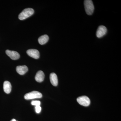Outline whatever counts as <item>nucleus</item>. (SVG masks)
<instances>
[{"instance_id":"f257e3e1","label":"nucleus","mask_w":121,"mask_h":121,"mask_svg":"<svg viewBox=\"0 0 121 121\" xmlns=\"http://www.w3.org/2000/svg\"><path fill=\"white\" fill-rule=\"evenodd\" d=\"M34 13V10L32 8H27L24 9L19 15V19L21 20L26 19L30 17Z\"/></svg>"},{"instance_id":"f03ea898","label":"nucleus","mask_w":121,"mask_h":121,"mask_svg":"<svg viewBox=\"0 0 121 121\" xmlns=\"http://www.w3.org/2000/svg\"><path fill=\"white\" fill-rule=\"evenodd\" d=\"M84 5L87 14L89 15H92L94 10V7L92 1L91 0H84Z\"/></svg>"},{"instance_id":"7ed1b4c3","label":"nucleus","mask_w":121,"mask_h":121,"mask_svg":"<svg viewBox=\"0 0 121 121\" xmlns=\"http://www.w3.org/2000/svg\"><path fill=\"white\" fill-rule=\"evenodd\" d=\"M42 94L39 91H33L30 93H27L24 96L26 99H30L36 98H40L42 97Z\"/></svg>"},{"instance_id":"20e7f679","label":"nucleus","mask_w":121,"mask_h":121,"mask_svg":"<svg viewBox=\"0 0 121 121\" xmlns=\"http://www.w3.org/2000/svg\"><path fill=\"white\" fill-rule=\"evenodd\" d=\"M77 101L80 105L84 106H88L90 104V100L86 96H82L77 99Z\"/></svg>"},{"instance_id":"39448f33","label":"nucleus","mask_w":121,"mask_h":121,"mask_svg":"<svg viewBox=\"0 0 121 121\" xmlns=\"http://www.w3.org/2000/svg\"><path fill=\"white\" fill-rule=\"evenodd\" d=\"M5 52L7 55L10 57V58L13 60H17L20 58V54L18 52L15 51L7 50L5 51Z\"/></svg>"},{"instance_id":"423d86ee","label":"nucleus","mask_w":121,"mask_h":121,"mask_svg":"<svg viewBox=\"0 0 121 121\" xmlns=\"http://www.w3.org/2000/svg\"><path fill=\"white\" fill-rule=\"evenodd\" d=\"M107 32V29L105 26L101 25L98 28L96 36L98 38H101L106 35Z\"/></svg>"},{"instance_id":"0eeeda50","label":"nucleus","mask_w":121,"mask_h":121,"mask_svg":"<svg viewBox=\"0 0 121 121\" xmlns=\"http://www.w3.org/2000/svg\"><path fill=\"white\" fill-rule=\"evenodd\" d=\"M27 53L29 56L33 58L38 59L39 58V52L36 49H29L27 51Z\"/></svg>"},{"instance_id":"6e6552de","label":"nucleus","mask_w":121,"mask_h":121,"mask_svg":"<svg viewBox=\"0 0 121 121\" xmlns=\"http://www.w3.org/2000/svg\"><path fill=\"white\" fill-rule=\"evenodd\" d=\"M16 71L19 74L21 75L24 74L28 71V68L25 65L19 66L17 67Z\"/></svg>"},{"instance_id":"1a4fd4ad","label":"nucleus","mask_w":121,"mask_h":121,"mask_svg":"<svg viewBox=\"0 0 121 121\" xmlns=\"http://www.w3.org/2000/svg\"><path fill=\"white\" fill-rule=\"evenodd\" d=\"M44 74L42 71H39L37 72L35 76V79L36 82H41L43 81L44 78Z\"/></svg>"},{"instance_id":"9d476101","label":"nucleus","mask_w":121,"mask_h":121,"mask_svg":"<svg viewBox=\"0 0 121 121\" xmlns=\"http://www.w3.org/2000/svg\"><path fill=\"white\" fill-rule=\"evenodd\" d=\"M50 80L52 84L54 86H56L58 84V79L57 75L54 73L50 74Z\"/></svg>"},{"instance_id":"9b49d317","label":"nucleus","mask_w":121,"mask_h":121,"mask_svg":"<svg viewBox=\"0 0 121 121\" xmlns=\"http://www.w3.org/2000/svg\"><path fill=\"white\" fill-rule=\"evenodd\" d=\"M4 90L7 94H9L12 90V86L10 82L9 81H5L4 83Z\"/></svg>"},{"instance_id":"f8f14e48","label":"nucleus","mask_w":121,"mask_h":121,"mask_svg":"<svg viewBox=\"0 0 121 121\" xmlns=\"http://www.w3.org/2000/svg\"><path fill=\"white\" fill-rule=\"evenodd\" d=\"M49 40V37L47 35H44L41 36L39 37L38 39V41L39 43L41 45H43L47 43Z\"/></svg>"},{"instance_id":"ddd939ff","label":"nucleus","mask_w":121,"mask_h":121,"mask_svg":"<svg viewBox=\"0 0 121 121\" xmlns=\"http://www.w3.org/2000/svg\"><path fill=\"white\" fill-rule=\"evenodd\" d=\"M31 104L32 105H33L37 106L40 105L41 103H40V102L39 101H32L31 102Z\"/></svg>"},{"instance_id":"4468645a","label":"nucleus","mask_w":121,"mask_h":121,"mask_svg":"<svg viewBox=\"0 0 121 121\" xmlns=\"http://www.w3.org/2000/svg\"><path fill=\"white\" fill-rule=\"evenodd\" d=\"M35 109L36 112L37 113H39L41 112V108L40 105L36 106Z\"/></svg>"},{"instance_id":"2eb2a0df","label":"nucleus","mask_w":121,"mask_h":121,"mask_svg":"<svg viewBox=\"0 0 121 121\" xmlns=\"http://www.w3.org/2000/svg\"><path fill=\"white\" fill-rule=\"evenodd\" d=\"M11 121H17L15 119H13Z\"/></svg>"}]
</instances>
